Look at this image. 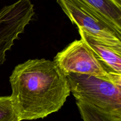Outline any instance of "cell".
<instances>
[{
	"label": "cell",
	"mask_w": 121,
	"mask_h": 121,
	"mask_svg": "<svg viewBox=\"0 0 121 121\" xmlns=\"http://www.w3.org/2000/svg\"><path fill=\"white\" fill-rule=\"evenodd\" d=\"M10 96L19 121L43 119L57 112L70 95L65 73L54 61L28 60L9 77Z\"/></svg>",
	"instance_id": "cell-1"
},
{
	"label": "cell",
	"mask_w": 121,
	"mask_h": 121,
	"mask_svg": "<svg viewBox=\"0 0 121 121\" xmlns=\"http://www.w3.org/2000/svg\"><path fill=\"white\" fill-rule=\"evenodd\" d=\"M65 74L76 101L92 105L113 120L121 121V83L86 74Z\"/></svg>",
	"instance_id": "cell-2"
},
{
	"label": "cell",
	"mask_w": 121,
	"mask_h": 121,
	"mask_svg": "<svg viewBox=\"0 0 121 121\" xmlns=\"http://www.w3.org/2000/svg\"><path fill=\"white\" fill-rule=\"evenodd\" d=\"M53 61L65 74L93 76L121 83V74L111 69L81 39L74 40L58 53Z\"/></svg>",
	"instance_id": "cell-3"
},
{
	"label": "cell",
	"mask_w": 121,
	"mask_h": 121,
	"mask_svg": "<svg viewBox=\"0 0 121 121\" xmlns=\"http://www.w3.org/2000/svg\"><path fill=\"white\" fill-rule=\"evenodd\" d=\"M57 2L78 28L107 43L121 46V34L106 19L80 0H57Z\"/></svg>",
	"instance_id": "cell-4"
},
{
	"label": "cell",
	"mask_w": 121,
	"mask_h": 121,
	"mask_svg": "<svg viewBox=\"0 0 121 121\" xmlns=\"http://www.w3.org/2000/svg\"><path fill=\"white\" fill-rule=\"evenodd\" d=\"M35 14L30 0H18L0 11V65L5 61L6 52L24 31Z\"/></svg>",
	"instance_id": "cell-5"
},
{
	"label": "cell",
	"mask_w": 121,
	"mask_h": 121,
	"mask_svg": "<svg viewBox=\"0 0 121 121\" xmlns=\"http://www.w3.org/2000/svg\"><path fill=\"white\" fill-rule=\"evenodd\" d=\"M80 39L95 54L117 73L121 74V46L105 42L81 28H78Z\"/></svg>",
	"instance_id": "cell-6"
},
{
	"label": "cell",
	"mask_w": 121,
	"mask_h": 121,
	"mask_svg": "<svg viewBox=\"0 0 121 121\" xmlns=\"http://www.w3.org/2000/svg\"><path fill=\"white\" fill-rule=\"evenodd\" d=\"M106 19L121 34V0H80Z\"/></svg>",
	"instance_id": "cell-7"
},
{
	"label": "cell",
	"mask_w": 121,
	"mask_h": 121,
	"mask_svg": "<svg viewBox=\"0 0 121 121\" xmlns=\"http://www.w3.org/2000/svg\"><path fill=\"white\" fill-rule=\"evenodd\" d=\"M76 105L83 121H116L92 105L79 101H76Z\"/></svg>",
	"instance_id": "cell-8"
},
{
	"label": "cell",
	"mask_w": 121,
	"mask_h": 121,
	"mask_svg": "<svg viewBox=\"0 0 121 121\" xmlns=\"http://www.w3.org/2000/svg\"><path fill=\"white\" fill-rule=\"evenodd\" d=\"M16 118L10 96H0V121H13Z\"/></svg>",
	"instance_id": "cell-9"
},
{
	"label": "cell",
	"mask_w": 121,
	"mask_h": 121,
	"mask_svg": "<svg viewBox=\"0 0 121 121\" xmlns=\"http://www.w3.org/2000/svg\"><path fill=\"white\" fill-rule=\"evenodd\" d=\"M13 121H19V120L18 119V118H17V117L16 118H15V119H14V120H13Z\"/></svg>",
	"instance_id": "cell-10"
}]
</instances>
